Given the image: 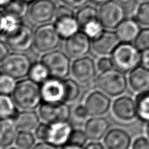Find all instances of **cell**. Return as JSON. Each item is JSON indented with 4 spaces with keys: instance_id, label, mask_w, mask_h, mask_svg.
<instances>
[{
    "instance_id": "cell-50",
    "label": "cell",
    "mask_w": 149,
    "mask_h": 149,
    "mask_svg": "<svg viewBox=\"0 0 149 149\" xmlns=\"http://www.w3.org/2000/svg\"><path fill=\"white\" fill-rule=\"evenodd\" d=\"M12 0H0V9H4Z\"/></svg>"
},
{
    "instance_id": "cell-31",
    "label": "cell",
    "mask_w": 149,
    "mask_h": 149,
    "mask_svg": "<svg viewBox=\"0 0 149 149\" xmlns=\"http://www.w3.org/2000/svg\"><path fill=\"white\" fill-rule=\"evenodd\" d=\"M15 142L17 147L20 149H32L36 144V136L31 132L20 130Z\"/></svg>"
},
{
    "instance_id": "cell-10",
    "label": "cell",
    "mask_w": 149,
    "mask_h": 149,
    "mask_svg": "<svg viewBox=\"0 0 149 149\" xmlns=\"http://www.w3.org/2000/svg\"><path fill=\"white\" fill-rule=\"evenodd\" d=\"M40 118L48 124L68 121L71 116L72 111L66 102L49 103L43 102L38 110Z\"/></svg>"
},
{
    "instance_id": "cell-30",
    "label": "cell",
    "mask_w": 149,
    "mask_h": 149,
    "mask_svg": "<svg viewBox=\"0 0 149 149\" xmlns=\"http://www.w3.org/2000/svg\"><path fill=\"white\" fill-rule=\"evenodd\" d=\"M66 89V102H74L79 99L81 95V87L74 79H64Z\"/></svg>"
},
{
    "instance_id": "cell-54",
    "label": "cell",
    "mask_w": 149,
    "mask_h": 149,
    "mask_svg": "<svg viewBox=\"0 0 149 149\" xmlns=\"http://www.w3.org/2000/svg\"><path fill=\"white\" fill-rule=\"evenodd\" d=\"M9 149H20V148H16V147H11V148H9Z\"/></svg>"
},
{
    "instance_id": "cell-28",
    "label": "cell",
    "mask_w": 149,
    "mask_h": 149,
    "mask_svg": "<svg viewBox=\"0 0 149 149\" xmlns=\"http://www.w3.org/2000/svg\"><path fill=\"white\" fill-rule=\"evenodd\" d=\"M29 3L22 0H12L4 8V13L22 19L29 12Z\"/></svg>"
},
{
    "instance_id": "cell-23",
    "label": "cell",
    "mask_w": 149,
    "mask_h": 149,
    "mask_svg": "<svg viewBox=\"0 0 149 149\" xmlns=\"http://www.w3.org/2000/svg\"><path fill=\"white\" fill-rule=\"evenodd\" d=\"M18 127L13 118L0 119V146L9 147L15 141Z\"/></svg>"
},
{
    "instance_id": "cell-15",
    "label": "cell",
    "mask_w": 149,
    "mask_h": 149,
    "mask_svg": "<svg viewBox=\"0 0 149 149\" xmlns=\"http://www.w3.org/2000/svg\"><path fill=\"white\" fill-rule=\"evenodd\" d=\"M72 130V126L68 121L49 124L46 141L57 147H62L68 144Z\"/></svg>"
},
{
    "instance_id": "cell-29",
    "label": "cell",
    "mask_w": 149,
    "mask_h": 149,
    "mask_svg": "<svg viewBox=\"0 0 149 149\" xmlns=\"http://www.w3.org/2000/svg\"><path fill=\"white\" fill-rule=\"evenodd\" d=\"M28 76L30 79L39 84H42L51 77L47 68L42 61L32 64Z\"/></svg>"
},
{
    "instance_id": "cell-18",
    "label": "cell",
    "mask_w": 149,
    "mask_h": 149,
    "mask_svg": "<svg viewBox=\"0 0 149 149\" xmlns=\"http://www.w3.org/2000/svg\"><path fill=\"white\" fill-rule=\"evenodd\" d=\"M103 143L107 149H130L132 138L126 131L113 128L109 130L104 136Z\"/></svg>"
},
{
    "instance_id": "cell-41",
    "label": "cell",
    "mask_w": 149,
    "mask_h": 149,
    "mask_svg": "<svg viewBox=\"0 0 149 149\" xmlns=\"http://www.w3.org/2000/svg\"><path fill=\"white\" fill-rule=\"evenodd\" d=\"M63 5H65L72 9H79L86 6L89 0H60Z\"/></svg>"
},
{
    "instance_id": "cell-25",
    "label": "cell",
    "mask_w": 149,
    "mask_h": 149,
    "mask_svg": "<svg viewBox=\"0 0 149 149\" xmlns=\"http://www.w3.org/2000/svg\"><path fill=\"white\" fill-rule=\"evenodd\" d=\"M136 111L138 119L144 123H149V89L139 92L135 98Z\"/></svg>"
},
{
    "instance_id": "cell-53",
    "label": "cell",
    "mask_w": 149,
    "mask_h": 149,
    "mask_svg": "<svg viewBox=\"0 0 149 149\" xmlns=\"http://www.w3.org/2000/svg\"><path fill=\"white\" fill-rule=\"evenodd\" d=\"M22 1H24L26 2H27L28 3H32V2H34L36 0H22Z\"/></svg>"
},
{
    "instance_id": "cell-42",
    "label": "cell",
    "mask_w": 149,
    "mask_h": 149,
    "mask_svg": "<svg viewBox=\"0 0 149 149\" xmlns=\"http://www.w3.org/2000/svg\"><path fill=\"white\" fill-rule=\"evenodd\" d=\"M132 149H149V139L145 137H139L135 139Z\"/></svg>"
},
{
    "instance_id": "cell-17",
    "label": "cell",
    "mask_w": 149,
    "mask_h": 149,
    "mask_svg": "<svg viewBox=\"0 0 149 149\" xmlns=\"http://www.w3.org/2000/svg\"><path fill=\"white\" fill-rule=\"evenodd\" d=\"M120 43L116 33L111 30H104L95 39L92 40L91 48L95 53L101 56L111 55Z\"/></svg>"
},
{
    "instance_id": "cell-19",
    "label": "cell",
    "mask_w": 149,
    "mask_h": 149,
    "mask_svg": "<svg viewBox=\"0 0 149 149\" xmlns=\"http://www.w3.org/2000/svg\"><path fill=\"white\" fill-rule=\"evenodd\" d=\"M109 123L106 118L93 116L86 121L84 131L89 140L99 141L104 137L109 132Z\"/></svg>"
},
{
    "instance_id": "cell-38",
    "label": "cell",
    "mask_w": 149,
    "mask_h": 149,
    "mask_svg": "<svg viewBox=\"0 0 149 149\" xmlns=\"http://www.w3.org/2000/svg\"><path fill=\"white\" fill-rule=\"evenodd\" d=\"M74 118L76 120H78L79 122L84 121L87 119V118L89 116L88 113L86 110V108L85 107L84 104H79L76 105L74 108L73 111L72 112Z\"/></svg>"
},
{
    "instance_id": "cell-56",
    "label": "cell",
    "mask_w": 149,
    "mask_h": 149,
    "mask_svg": "<svg viewBox=\"0 0 149 149\" xmlns=\"http://www.w3.org/2000/svg\"><path fill=\"white\" fill-rule=\"evenodd\" d=\"M143 1H148V0H143Z\"/></svg>"
},
{
    "instance_id": "cell-4",
    "label": "cell",
    "mask_w": 149,
    "mask_h": 149,
    "mask_svg": "<svg viewBox=\"0 0 149 149\" xmlns=\"http://www.w3.org/2000/svg\"><path fill=\"white\" fill-rule=\"evenodd\" d=\"M61 40L55 25L42 24L34 31V47L38 52L46 53L55 50L60 45Z\"/></svg>"
},
{
    "instance_id": "cell-1",
    "label": "cell",
    "mask_w": 149,
    "mask_h": 149,
    "mask_svg": "<svg viewBox=\"0 0 149 149\" xmlns=\"http://www.w3.org/2000/svg\"><path fill=\"white\" fill-rule=\"evenodd\" d=\"M13 99L22 110H34L42 102L40 85L31 79H24L17 83Z\"/></svg>"
},
{
    "instance_id": "cell-36",
    "label": "cell",
    "mask_w": 149,
    "mask_h": 149,
    "mask_svg": "<svg viewBox=\"0 0 149 149\" xmlns=\"http://www.w3.org/2000/svg\"><path fill=\"white\" fill-rule=\"evenodd\" d=\"M88 139H89L84 130L73 129L68 143L84 147V146L86 145Z\"/></svg>"
},
{
    "instance_id": "cell-14",
    "label": "cell",
    "mask_w": 149,
    "mask_h": 149,
    "mask_svg": "<svg viewBox=\"0 0 149 149\" xmlns=\"http://www.w3.org/2000/svg\"><path fill=\"white\" fill-rule=\"evenodd\" d=\"M84 105L89 116L92 117L101 116L109 111L111 100L102 91H94L87 96Z\"/></svg>"
},
{
    "instance_id": "cell-2",
    "label": "cell",
    "mask_w": 149,
    "mask_h": 149,
    "mask_svg": "<svg viewBox=\"0 0 149 149\" xmlns=\"http://www.w3.org/2000/svg\"><path fill=\"white\" fill-rule=\"evenodd\" d=\"M141 53L132 43H120L111 54L114 68L127 73L139 66L141 64Z\"/></svg>"
},
{
    "instance_id": "cell-39",
    "label": "cell",
    "mask_w": 149,
    "mask_h": 149,
    "mask_svg": "<svg viewBox=\"0 0 149 149\" xmlns=\"http://www.w3.org/2000/svg\"><path fill=\"white\" fill-rule=\"evenodd\" d=\"M96 66L97 70L101 72L109 70L110 69L114 68L111 58L108 57L107 56H103L99 58L97 62Z\"/></svg>"
},
{
    "instance_id": "cell-12",
    "label": "cell",
    "mask_w": 149,
    "mask_h": 149,
    "mask_svg": "<svg viewBox=\"0 0 149 149\" xmlns=\"http://www.w3.org/2000/svg\"><path fill=\"white\" fill-rule=\"evenodd\" d=\"M42 102L49 103L66 102V89L64 79L50 77L40 84Z\"/></svg>"
},
{
    "instance_id": "cell-46",
    "label": "cell",
    "mask_w": 149,
    "mask_h": 149,
    "mask_svg": "<svg viewBox=\"0 0 149 149\" xmlns=\"http://www.w3.org/2000/svg\"><path fill=\"white\" fill-rule=\"evenodd\" d=\"M84 149H107L104 145L98 141H92L86 145Z\"/></svg>"
},
{
    "instance_id": "cell-47",
    "label": "cell",
    "mask_w": 149,
    "mask_h": 149,
    "mask_svg": "<svg viewBox=\"0 0 149 149\" xmlns=\"http://www.w3.org/2000/svg\"><path fill=\"white\" fill-rule=\"evenodd\" d=\"M61 149H84V147H82V146L74 145H72V144L68 143L65 146H62Z\"/></svg>"
},
{
    "instance_id": "cell-9",
    "label": "cell",
    "mask_w": 149,
    "mask_h": 149,
    "mask_svg": "<svg viewBox=\"0 0 149 149\" xmlns=\"http://www.w3.org/2000/svg\"><path fill=\"white\" fill-rule=\"evenodd\" d=\"M125 11L123 6L115 1H112L100 6L99 18L104 28L116 29L125 19Z\"/></svg>"
},
{
    "instance_id": "cell-45",
    "label": "cell",
    "mask_w": 149,
    "mask_h": 149,
    "mask_svg": "<svg viewBox=\"0 0 149 149\" xmlns=\"http://www.w3.org/2000/svg\"><path fill=\"white\" fill-rule=\"evenodd\" d=\"M32 149H58L57 146L52 145L47 141H42L35 145Z\"/></svg>"
},
{
    "instance_id": "cell-55",
    "label": "cell",
    "mask_w": 149,
    "mask_h": 149,
    "mask_svg": "<svg viewBox=\"0 0 149 149\" xmlns=\"http://www.w3.org/2000/svg\"><path fill=\"white\" fill-rule=\"evenodd\" d=\"M0 149H5L4 147H3V146H0Z\"/></svg>"
},
{
    "instance_id": "cell-20",
    "label": "cell",
    "mask_w": 149,
    "mask_h": 149,
    "mask_svg": "<svg viewBox=\"0 0 149 149\" xmlns=\"http://www.w3.org/2000/svg\"><path fill=\"white\" fill-rule=\"evenodd\" d=\"M54 20V25L62 39L66 40L72 36L80 28L74 15L55 18Z\"/></svg>"
},
{
    "instance_id": "cell-37",
    "label": "cell",
    "mask_w": 149,
    "mask_h": 149,
    "mask_svg": "<svg viewBox=\"0 0 149 149\" xmlns=\"http://www.w3.org/2000/svg\"><path fill=\"white\" fill-rule=\"evenodd\" d=\"M134 45L141 51L149 49V28L141 30L135 40Z\"/></svg>"
},
{
    "instance_id": "cell-7",
    "label": "cell",
    "mask_w": 149,
    "mask_h": 149,
    "mask_svg": "<svg viewBox=\"0 0 149 149\" xmlns=\"http://www.w3.org/2000/svg\"><path fill=\"white\" fill-rule=\"evenodd\" d=\"M34 34L29 26L22 22L17 30L5 35V42L9 49L14 52L24 53L34 46Z\"/></svg>"
},
{
    "instance_id": "cell-11",
    "label": "cell",
    "mask_w": 149,
    "mask_h": 149,
    "mask_svg": "<svg viewBox=\"0 0 149 149\" xmlns=\"http://www.w3.org/2000/svg\"><path fill=\"white\" fill-rule=\"evenodd\" d=\"M56 8L54 0H36L30 6L28 15L35 24H47L55 18Z\"/></svg>"
},
{
    "instance_id": "cell-35",
    "label": "cell",
    "mask_w": 149,
    "mask_h": 149,
    "mask_svg": "<svg viewBox=\"0 0 149 149\" xmlns=\"http://www.w3.org/2000/svg\"><path fill=\"white\" fill-rule=\"evenodd\" d=\"M134 19L139 24L149 26V0L139 5L136 9Z\"/></svg>"
},
{
    "instance_id": "cell-52",
    "label": "cell",
    "mask_w": 149,
    "mask_h": 149,
    "mask_svg": "<svg viewBox=\"0 0 149 149\" xmlns=\"http://www.w3.org/2000/svg\"><path fill=\"white\" fill-rule=\"evenodd\" d=\"M146 134L147 135L148 139H149V123L148 125H146Z\"/></svg>"
},
{
    "instance_id": "cell-40",
    "label": "cell",
    "mask_w": 149,
    "mask_h": 149,
    "mask_svg": "<svg viewBox=\"0 0 149 149\" xmlns=\"http://www.w3.org/2000/svg\"><path fill=\"white\" fill-rule=\"evenodd\" d=\"M48 123H40L35 129V136L38 140L41 141H46L48 132Z\"/></svg>"
},
{
    "instance_id": "cell-43",
    "label": "cell",
    "mask_w": 149,
    "mask_h": 149,
    "mask_svg": "<svg viewBox=\"0 0 149 149\" xmlns=\"http://www.w3.org/2000/svg\"><path fill=\"white\" fill-rule=\"evenodd\" d=\"M9 48L6 42L0 40V63H1L9 55Z\"/></svg>"
},
{
    "instance_id": "cell-3",
    "label": "cell",
    "mask_w": 149,
    "mask_h": 149,
    "mask_svg": "<svg viewBox=\"0 0 149 149\" xmlns=\"http://www.w3.org/2000/svg\"><path fill=\"white\" fill-rule=\"evenodd\" d=\"M127 84L124 73L116 68L102 72L95 79V85L100 91L112 97L124 93L127 88Z\"/></svg>"
},
{
    "instance_id": "cell-16",
    "label": "cell",
    "mask_w": 149,
    "mask_h": 149,
    "mask_svg": "<svg viewBox=\"0 0 149 149\" xmlns=\"http://www.w3.org/2000/svg\"><path fill=\"white\" fill-rule=\"evenodd\" d=\"M112 110L114 116L122 122L132 121L137 117L135 101L129 96H121L116 99L113 101Z\"/></svg>"
},
{
    "instance_id": "cell-51",
    "label": "cell",
    "mask_w": 149,
    "mask_h": 149,
    "mask_svg": "<svg viewBox=\"0 0 149 149\" xmlns=\"http://www.w3.org/2000/svg\"><path fill=\"white\" fill-rule=\"evenodd\" d=\"M4 15V12L0 11V34H1V22H2V19H3Z\"/></svg>"
},
{
    "instance_id": "cell-26",
    "label": "cell",
    "mask_w": 149,
    "mask_h": 149,
    "mask_svg": "<svg viewBox=\"0 0 149 149\" xmlns=\"http://www.w3.org/2000/svg\"><path fill=\"white\" fill-rule=\"evenodd\" d=\"M17 105L13 99L9 95L0 94V119L13 118L18 114Z\"/></svg>"
},
{
    "instance_id": "cell-6",
    "label": "cell",
    "mask_w": 149,
    "mask_h": 149,
    "mask_svg": "<svg viewBox=\"0 0 149 149\" xmlns=\"http://www.w3.org/2000/svg\"><path fill=\"white\" fill-rule=\"evenodd\" d=\"M41 61L47 68L51 77L65 79L71 71V62L67 54L58 50L46 53Z\"/></svg>"
},
{
    "instance_id": "cell-33",
    "label": "cell",
    "mask_w": 149,
    "mask_h": 149,
    "mask_svg": "<svg viewBox=\"0 0 149 149\" xmlns=\"http://www.w3.org/2000/svg\"><path fill=\"white\" fill-rule=\"evenodd\" d=\"M104 26L99 19L91 20L82 27L81 29L91 40H94L99 37L104 31Z\"/></svg>"
},
{
    "instance_id": "cell-44",
    "label": "cell",
    "mask_w": 149,
    "mask_h": 149,
    "mask_svg": "<svg viewBox=\"0 0 149 149\" xmlns=\"http://www.w3.org/2000/svg\"><path fill=\"white\" fill-rule=\"evenodd\" d=\"M141 65L144 68L149 70V49L141 52Z\"/></svg>"
},
{
    "instance_id": "cell-32",
    "label": "cell",
    "mask_w": 149,
    "mask_h": 149,
    "mask_svg": "<svg viewBox=\"0 0 149 149\" xmlns=\"http://www.w3.org/2000/svg\"><path fill=\"white\" fill-rule=\"evenodd\" d=\"M22 22L21 19L4 13L1 22V34L6 35L13 32L19 27Z\"/></svg>"
},
{
    "instance_id": "cell-48",
    "label": "cell",
    "mask_w": 149,
    "mask_h": 149,
    "mask_svg": "<svg viewBox=\"0 0 149 149\" xmlns=\"http://www.w3.org/2000/svg\"><path fill=\"white\" fill-rule=\"evenodd\" d=\"M89 1L91 2L92 3H93L94 5H95V6H101L102 5L110 1V0H89Z\"/></svg>"
},
{
    "instance_id": "cell-21",
    "label": "cell",
    "mask_w": 149,
    "mask_h": 149,
    "mask_svg": "<svg viewBox=\"0 0 149 149\" xmlns=\"http://www.w3.org/2000/svg\"><path fill=\"white\" fill-rule=\"evenodd\" d=\"M116 33L120 42L132 43L141 31L139 24L135 19H126L116 28Z\"/></svg>"
},
{
    "instance_id": "cell-34",
    "label": "cell",
    "mask_w": 149,
    "mask_h": 149,
    "mask_svg": "<svg viewBox=\"0 0 149 149\" xmlns=\"http://www.w3.org/2000/svg\"><path fill=\"white\" fill-rule=\"evenodd\" d=\"M15 79L7 74H0V94L9 95L13 93L17 85Z\"/></svg>"
},
{
    "instance_id": "cell-22",
    "label": "cell",
    "mask_w": 149,
    "mask_h": 149,
    "mask_svg": "<svg viewBox=\"0 0 149 149\" xmlns=\"http://www.w3.org/2000/svg\"><path fill=\"white\" fill-rule=\"evenodd\" d=\"M128 81L131 88L137 92L149 89V70L143 66H137L130 72Z\"/></svg>"
},
{
    "instance_id": "cell-5",
    "label": "cell",
    "mask_w": 149,
    "mask_h": 149,
    "mask_svg": "<svg viewBox=\"0 0 149 149\" xmlns=\"http://www.w3.org/2000/svg\"><path fill=\"white\" fill-rule=\"evenodd\" d=\"M32 63L28 55L23 53H9L1 63L2 72L7 74L15 79H22L29 74Z\"/></svg>"
},
{
    "instance_id": "cell-49",
    "label": "cell",
    "mask_w": 149,
    "mask_h": 149,
    "mask_svg": "<svg viewBox=\"0 0 149 149\" xmlns=\"http://www.w3.org/2000/svg\"><path fill=\"white\" fill-rule=\"evenodd\" d=\"M117 3L121 4L122 6H128L133 2V0H114Z\"/></svg>"
},
{
    "instance_id": "cell-13",
    "label": "cell",
    "mask_w": 149,
    "mask_h": 149,
    "mask_svg": "<svg viewBox=\"0 0 149 149\" xmlns=\"http://www.w3.org/2000/svg\"><path fill=\"white\" fill-rule=\"evenodd\" d=\"M91 48V39L83 32H78L66 39L65 43L66 54L75 59L87 56Z\"/></svg>"
},
{
    "instance_id": "cell-24",
    "label": "cell",
    "mask_w": 149,
    "mask_h": 149,
    "mask_svg": "<svg viewBox=\"0 0 149 149\" xmlns=\"http://www.w3.org/2000/svg\"><path fill=\"white\" fill-rule=\"evenodd\" d=\"M40 118L34 110H23L18 112L14 120L19 130L32 132L40 124Z\"/></svg>"
},
{
    "instance_id": "cell-8",
    "label": "cell",
    "mask_w": 149,
    "mask_h": 149,
    "mask_svg": "<svg viewBox=\"0 0 149 149\" xmlns=\"http://www.w3.org/2000/svg\"><path fill=\"white\" fill-rule=\"evenodd\" d=\"M97 66L90 56L76 58L71 65V74L79 84L87 86L95 81Z\"/></svg>"
},
{
    "instance_id": "cell-27",
    "label": "cell",
    "mask_w": 149,
    "mask_h": 149,
    "mask_svg": "<svg viewBox=\"0 0 149 149\" xmlns=\"http://www.w3.org/2000/svg\"><path fill=\"white\" fill-rule=\"evenodd\" d=\"M75 16L79 27L81 28L91 20L99 19V10L93 6L86 5L78 9Z\"/></svg>"
},
{
    "instance_id": "cell-57",
    "label": "cell",
    "mask_w": 149,
    "mask_h": 149,
    "mask_svg": "<svg viewBox=\"0 0 149 149\" xmlns=\"http://www.w3.org/2000/svg\"><path fill=\"white\" fill-rule=\"evenodd\" d=\"M0 70H1V68H0Z\"/></svg>"
}]
</instances>
